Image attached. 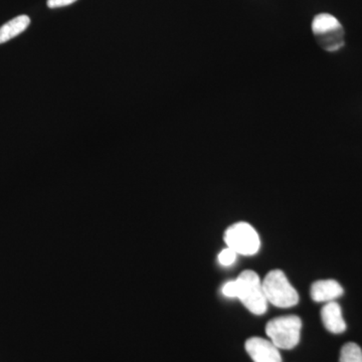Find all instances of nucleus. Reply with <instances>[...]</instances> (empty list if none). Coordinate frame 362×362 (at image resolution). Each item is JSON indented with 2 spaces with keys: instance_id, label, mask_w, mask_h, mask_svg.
Masks as SVG:
<instances>
[{
  "instance_id": "11",
  "label": "nucleus",
  "mask_w": 362,
  "mask_h": 362,
  "mask_svg": "<svg viewBox=\"0 0 362 362\" xmlns=\"http://www.w3.org/2000/svg\"><path fill=\"white\" fill-rule=\"evenodd\" d=\"M237 256V252L226 247L218 255V262H220L221 265L228 267L235 263Z\"/></svg>"
},
{
  "instance_id": "3",
  "label": "nucleus",
  "mask_w": 362,
  "mask_h": 362,
  "mask_svg": "<svg viewBox=\"0 0 362 362\" xmlns=\"http://www.w3.org/2000/svg\"><path fill=\"white\" fill-rule=\"evenodd\" d=\"M268 303L278 308H290L299 302V295L281 270L269 272L263 281Z\"/></svg>"
},
{
  "instance_id": "6",
  "label": "nucleus",
  "mask_w": 362,
  "mask_h": 362,
  "mask_svg": "<svg viewBox=\"0 0 362 362\" xmlns=\"http://www.w3.org/2000/svg\"><path fill=\"white\" fill-rule=\"evenodd\" d=\"M246 350L255 362H282L280 349L265 338H250L246 342Z\"/></svg>"
},
{
  "instance_id": "9",
  "label": "nucleus",
  "mask_w": 362,
  "mask_h": 362,
  "mask_svg": "<svg viewBox=\"0 0 362 362\" xmlns=\"http://www.w3.org/2000/svg\"><path fill=\"white\" fill-rule=\"evenodd\" d=\"M30 23V18L28 16H20L2 25L0 28V45L8 42L25 32Z\"/></svg>"
},
{
  "instance_id": "5",
  "label": "nucleus",
  "mask_w": 362,
  "mask_h": 362,
  "mask_svg": "<svg viewBox=\"0 0 362 362\" xmlns=\"http://www.w3.org/2000/svg\"><path fill=\"white\" fill-rule=\"evenodd\" d=\"M226 246L233 250L238 255L252 256L259 252L261 246L259 233L250 223H233L225 233Z\"/></svg>"
},
{
  "instance_id": "12",
  "label": "nucleus",
  "mask_w": 362,
  "mask_h": 362,
  "mask_svg": "<svg viewBox=\"0 0 362 362\" xmlns=\"http://www.w3.org/2000/svg\"><path fill=\"white\" fill-rule=\"evenodd\" d=\"M221 292L228 298H235V280L228 281L223 285Z\"/></svg>"
},
{
  "instance_id": "7",
  "label": "nucleus",
  "mask_w": 362,
  "mask_h": 362,
  "mask_svg": "<svg viewBox=\"0 0 362 362\" xmlns=\"http://www.w3.org/2000/svg\"><path fill=\"white\" fill-rule=\"evenodd\" d=\"M342 286L335 280L316 281L311 286V298L318 303L335 301L343 295Z\"/></svg>"
},
{
  "instance_id": "1",
  "label": "nucleus",
  "mask_w": 362,
  "mask_h": 362,
  "mask_svg": "<svg viewBox=\"0 0 362 362\" xmlns=\"http://www.w3.org/2000/svg\"><path fill=\"white\" fill-rule=\"evenodd\" d=\"M235 282V298L255 315H263L269 303L258 274L251 270L244 271Z\"/></svg>"
},
{
  "instance_id": "8",
  "label": "nucleus",
  "mask_w": 362,
  "mask_h": 362,
  "mask_svg": "<svg viewBox=\"0 0 362 362\" xmlns=\"http://www.w3.org/2000/svg\"><path fill=\"white\" fill-rule=\"evenodd\" d=\"M321 319L326 329L334 334H340L346 330V323L342 316V310L337 302H328L321 310Z\"/></svg>"
},
{
  "instance_id": "4",
  "label": "nucleus",
  "mask_w": 362,
  "mask_h": 362,
  "mask_svg": "<svg viewBox=\"0 0 362 362\" xmlns=\"http://www.w3.org/2000/svg\"><path fill=\"white\" fill-rule=\"evenodd\" d=\"M312 32L326 52H337L344 45V30L339 21L329 13H320L312 21Z\"/></svg>"
},
{
  "instance_id": "2",
  "label": "nucleus",
  "mask_w": 362,
  "mask_h": 362,
  "mask_svg": "<svg viewBox=\"0 0 362 362\" xmlns=\"http://www.w3.org/2000/svg\"><path fill=\"white\" fill-rule=\"evenodd\" d=\"M302 321L296 315L272 319L266 326L269 340L279 349H292L297 346L301 334Z\"/></svg>"
},
{
  "instance_id": "10",
  "label": "nucleus",
  "mask_w": 362,
  "mask_h": 362,
  "mask_svg": "<svg viewBox=\"0 0 362 362\" xmlns=\"http://www.w3.org/2000/svg\"><path fill=\"white\" fill-rule=\"evenodd\" d=\"M339 362H362L361 347L354 342L343 345L341 351H340Z\"/></svg>"
},
{
  "instance_id": "13",
  "label": "nucleus",
  "mask_w": 362,
  "mask_h": 362,
  "mask_svg": "<svg viewBox=\"0 0 362 362\" xmlns=\"http://www.w3.org/2000/svg\"><path fill=\"white\" fill-rule=\"evenodd\" d=\"M76 1L77 0H47V6L49 8H59V7L70 6Z\"/></svg>"
}]
</instances>
